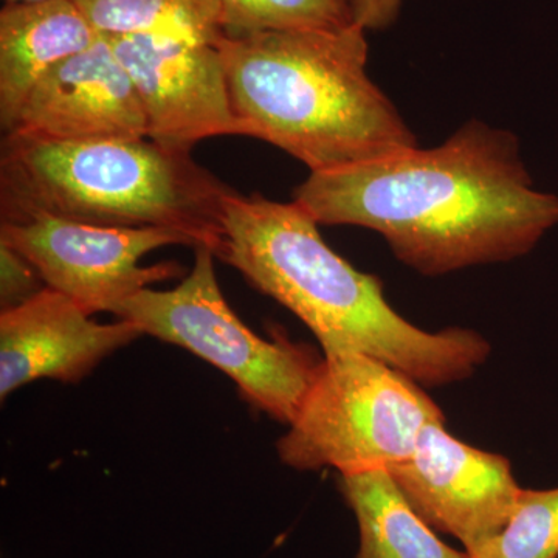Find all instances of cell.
Segmentation results:
<instances>
[{
    "mask_svg": "<svg viewBox=\"0 0 558 558\" xmlns=\"http://www.w3.org/2000/svg\"><path fill=\"white\" fill-rule=\"evenodd\" d=\"M293 202L318 226L377 231L428 277L519 258L558 226V197L534 189L519 140L481 121L436 148L311 172Z\"/></svg>",
    "mask_w": 558,
    "mask_h": 558,
    "instance_id": "obj_1",
    "label": "cell"
},
{
    "mask_svg": "<svg viewBox=\"0 0 558 558\" xmlns=\"http://www.w3.org/2000/svg\"><path fill=\"white\" fill-rule=\"evenodd\" d=\"M222 223L216 258L295 314L325 355L359 352L418 385L442 387L468 379L490 354V344L475 330L428 332L400 317L380 279L337 255L295 202L233 191L223 201Z\"/></svg>",
    "mask_w": 558,
    "mask_h": 558,
    "instance_id": "obj_2",
    "label": "cell"
},
{
    "mask_svg": "<svg viewBox=\"0 0 558 558\" xmlns=\"http://www.w3.org/2000/svg\"><path fill=\"white\" fill-rule=\"evenodd\" d=\"M218 47L242 137L286 150L311 172L417 146L369 78L368 40L357 24L226 36Z\"/></svg>",
    "mask_w": 558,
    "mask_h": 558,
    "instance_id": "obj_3",
    "label": "cell"
},
{
    "mask_svg": "<svg viewBox=\"0 0 558 558\" xmlns=\"http://www.w3.org/2000/svg\"><path fill=\"white\" fill-rule=\"evenodd\" d=\"M191 156L150 138L61 142L7 134L2 220L51 216L119 229H165L218 252L233 193Z\"/></svg>",
    "mask_w": 558,
    "mask_h": 558,
    "instance_id": "obj_4",
    "label": "cell"
},
{
    "mask_svg": "<svg viewBox=\"0 0 558 558\" xmlns=\"http://www.w3.org/2000/svg\"><path fill=\"white\" fill-rule=\"evenodd\" d=\"M446 421L417 381L359 352L325 355L278 454L289 468L389 470L413 453L422 429Z\"/></svg>",
    "mask_w": 558,
    "mask_h": 558,
    "instance_id": "obj_5",
    "label": "cell"
},
{
    "mask_svg": "<svg viewBox=\"0 0 558 558\" xmlns=\"http://www.w3.org/2000/svg\"><path fill=\"white\" fill-rule=\"evenodd\" d=\"M194 250V264L178 288L143 289L113 315L193 352L236 384L253 409L290 425L317 380L323 360L288 337L263 339L223 299L211 248Z\"/></svg>",
    "mask_w": 558,
    "mask_h": 558,
    "instance_id": "obj_6",
    "label": "cell"
},
{
    "mask_svg": "<svg viewBox=\"0 0 558 558\" xmlns=\"http://www.w3.org/2000/svg\"><path fill=\"white\" fill-rule=\"evenodd\" d=\"M0 242L20 252L47 288L78 303L90 315L113 311L150 284L182 277L175 263L142 267L140 259L189 238L165 229H119L51 218L2 220Z\"/></svg>",
    "mask_w": 558,
    "mask_h": 558,
    "instance_id": "obj_7",
    "label": "cell"
},
{
    "mask_svg": "<svg viewBox=\"0 0 558 558\" xmlns=\"http://www.w3.org/2000/svg\"><path fill=\"white\" fill-rule=\"evenodd\" d=\"M388 472L417 515L465 550L501 532L521 492L508 458L454 438L444 421L422 429L413 453Z\"/></svg>",
    "mask_w": 558,
    "mask_h": 558,
    "instance_id": "obj_8",
    "label": "cell"
},
{
    "mask_svg": "<svg viewBox=\"0 0 558 558\" xmlns=\"http://www.w3.org/2000/svg\"><path fill=\"white\" fill-rule=\"evenodd\" d=\"M108 39L134 81L148 138L191 150L205 138L242 135L218 46L157 35Z\"/></svg>",
    "mask_w": 558,
    "mask_h": 558,
    "instance_id": "obj_9",
    "label": "cell"
},
{
    "mask_svg": "<svg viewBox=\"0 0 558 558\" xmlns=\"http://www.w3.org/2000/svg\"><path fill=\"white\" fill-rule=\"evenodd\" d=\"M9 134L61 142L148 138V123L134 81L101 36L38 81Z\"/></svg>",
    "mask_w": 558,
    "mask_h": 558,
    "instance_id": "obj_10",
    "label": "cell"
},
{
    "mask_svg": "<svg viewBox=\"0 0 558 558\" xmlns=\"http://www.w3.org/2000/svg\"><path fill=\"white\" fill-rule=\"evenodd\" d=\"M69 296L46 288L0 312V396L39 379L78 384L119 349L143 336L126 319L95 322Z\"/></svg>",
    "mask_w": 558,
    "mask_h": 558,
    "instance_id": "obj_11",
    "label": "cell"
},
{
    "mask_svg": "<svg viewBox=\"0 0 558 558\" xmlns=\"http://www.w3.org/2000/svg\"><path fill=\"white\" fill-rule=\"evenodd\" d=\"M101 36L73 0L5 3L0 11V124L13 131L25 98L54 65Z\"/></svg>",
    "mask_w": 558,
    "mask_h": 558,
    "instance_id": "obj_12",
    "label": "cell"
},
{
    "mask_svg": "<svg viewBox=\"0 0 558 558\" xmlns=\"http://www.w3.org/2000/svg\"><path fill=\"white\" fill-rule=\"evenodd\" d=\"M339 487L359 524L355 558H469L417 515L388 470L344 473Z\"/></svg>",
    "mask_w": 558,
    "mask_h": 558,
    "instance_id": "obj_13",
    "label": "cell"
},
{
    "mask_svg": "<svg viewBox=\"0 0 558 558\" xmlns=\"http://www.w3.org/2000/svg\"><path fill=\"white\" fill-rule=\"evenodd\" d=\"M105 38L157 35L219 46L226 38L218 0H73Z\"/></svg>",
    "mask_w": 558,
    "mask_h": 558,
    "instance_id": "obj_14",
    "label": "cell"
},
{
    "mask_svg": "<svg viewBox=\"0 0 558 558\" xmlns=\"http://www.w3.org/2000/svg\"><path fill=\"white\" fill-rule=\"evenodd\" d=\"M227 36L336 31L355 24L349 0H218Z\"/></svg>",
    "mask_w": 558,
    "mask_h": 558,
    "instance_id": "obj_15",
    "label": "cell"
},
{
    "mask_svg": "<svg viewBox=\"0 0 558 558\" xmlns=\"http://www.w3.org/2000/svg\"><path fill=\"white\" fill-rule=\"evenodd\" d=\"M469 558H558V487L521 488L506 526Z\"/></svg>",
    "mask_w": 558,
    "mask_h": 558,
    "instance_id": "obj_16",
    "label": "cell"
},
{
    "mask_svg": "<svg viewBox=\"0 0 558 558\" xmlns=\"http://www.w3.org/2000/svg\"><path fill=\"white\" fill-rule=\"evenodd\" d=\"M46 282L31 260L0 242V307L10 311L27 303L46 289Z\"/></svg>",
    "mask_w": 558,
    "mask_h": 558,
    "instance_id": "obj_17",
    "label": "cell"
},
{
    "mask_svg": "<svg viewBox=\"0 0 558 558\" xmlns=\"http://www.w3.org/2000/svg\"><path fill=\"white\" fill-rule=\"evenodd\" d=\"M352 20L368 31H384L398 20L402 0H349Z\"/></svg>",
    "mask_w": 558,
    "mask_h": 558,
    "instance_id": "obj_18",
    "label": "cell"
},
{
    "mask_svg": "<svg viewBox=\"0 0 558 558\" xmlns=\"http://www.w3.org/2000/svg\"><path fill=\"white\" fill-rule=\"evenodd\" d=\"M39 2V0H5V3Z\"/></svg>",
    "mask_w": 558,
    "mask_h": 558,
    "instance_id": "obj_19",
    "label": "cell"
}]
</instances>
